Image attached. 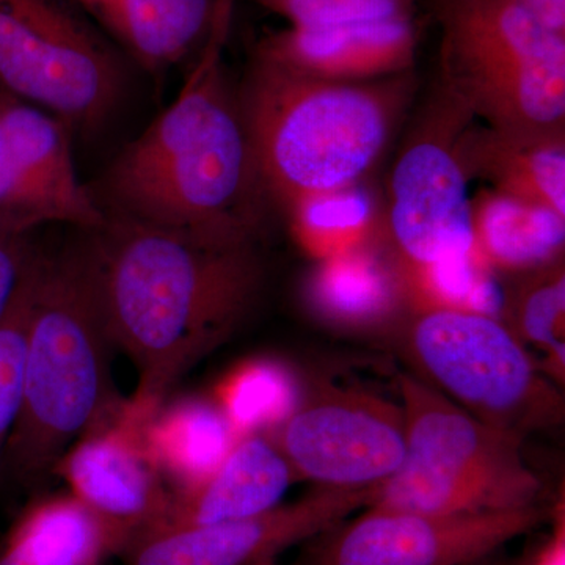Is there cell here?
<instances>
[{
	"label": "cell",
	"mask_w": 565,
	"mask_h": 565,
	"mask_svg": "<svg viewBox=\"0 0 565 565\" xmlns=\"http://www.w3.org/2000/svg\"><path fill=\"white\" fill-rule=\"evenodd\" d=\"M84 233L111 343L136 367L126 414L141 424L250 311L263 280L256 243L204 239L115 214Z\"/></svg>",
	"instance_id": "obj_1"
},
{
	"label": "cell",
	"mask_w": 565,
	"mask_h": 565,
	"mask_svg": "<svg viewBox=\"0 0 565 565\" xmlns=\"http://www.w3.org/2000/svg\"><path fill=\"white\" fill-rule=\"evenodd\" d=\"M92 192L106 214L256 243L270 200L223 57L196 61L177 99L122 148Z\"/></svg>",
	"instance_id": "obj_2"
},
{
	"label": "cell",
	"mask_w": 565,
	"mask_h": 565,
	"mask_svg": "<svg viewBox=\"0 0 565 565\" xmlns=\"http://www.w3.org/2000/svg\"><path fill=\"white\" fill-rule=\"evenodd\" d=\"M418 88L415 71L375 81H323L252 57L237 90L270 203L288 211L362 184Z\"/></svg>",
	"instance_id": "obj_3"
},
{
	"label": "cell",
	"mask_w": 565,
	"mask_h": 565,
	"mask_svg": "<svg viewBox=\"0 0 565 565\" xmlns=\"http://www.w3.org/2000/svg\"><path fill=\"white\" fill-rule=\"evenodd\" d=\"M114 348L85 241L43 253L21 411L3 452L0 484L40 489L74 441L120 414L126 401L111 381Z\"/></svg>",
	"instance_id": "obj_4"
},
{
	"label": "cell",
	"mask_w": 565,
	"mask_h": 565,
	"mask_svg": "<svg viewBox=\"0 0 565 565\" xmlns=\"http://www.w3.org/2000/svg\"><path fill=\"white\" fill-rule=\"evenodd\" d=\"M440 31V85L486 126L565 137V36L511 0H427Z\"/></svg>",
	"instance_id": "obj_5"
},
{
	"label": "cell",
	"mask_w": 565,
	"mask_h": 565,
	"mask_svg": "<svg viewBox=\"0 0 565 565\" xmlns=\"http://www.w3.org/2000/svg\"><path fill=\"white\" fill-rule=\"evenodd\" d=\"M407 451L396 473L373 487L366 508L456 515L537 504L541 481L522 438L482 423L426 381L399 377Z\"/></svg>",
	"instance_id": "obj_6"
},
{
	"label": "cell",
	"mask_w": 565,
	"mask_h": 565,
	"mask_svg": "<svg viewBox=\"0 0 565 565\" xmlns=\"http://www.w3.org/2000/svg\"><path fill=\"white\" fill-rule=\"evenodd\" d=\"M128 58L74 0H0V95L93 131L117 110Z\"/></svg>",
	"instance_id": "obj_7"
},
{
	"label": "cell",
	"mask_w": 565,
	"mask_h": 565,
	"mask_svg": "<svg viewBox=\"0 0 565 565\" xmlns=\"http://www.w3.org/2000/svg\"><path fill=\"white\" fill-rule=\"evenodd\" d=\"M411 348L427 384L489 426L523 438L563 418L557 388L493 316L430 308L412 326Z\"/></svg>",
	"instance_id": "obj_8"
},
{
	"label": "cell",
	"mask_w": 565,
	"mask_h": 565,
	"mask_svg": "<svg viewBox=\"0 0 565 565\" xmlns=\"http://www.w3.org/2000/svg\"><path fill=\"white\" fill-rule=\"evenodd\" d=\"M473 121V115L438 84L394 161L390 236L405 263L422 273L473 255L470 181L457 156L460 134Z\"/></svg>",
	"instance_id": "obj_9"
},
{
	"label": "cell",
	"mask_w": 565,
	"mask_h": 565,
	"mask_svg": "<svg viewBox=\"0 0 565 565\" xmlns=\"http://www.w3.org/2000/svg\"><path fill=\"white\" fill-rule=\"evenodd\" d=\"M544 516L537 504L456 515L367 508L319 534L310 565L478 564L535 530Z\"/></svg>",
	"instance_id": "obj_10"
},
{
	"label": "cell",
	"mask_w": 565,
	"mask_h": 565,
	"mask_svg": "<svg viewBox=\"0 0 565 565\" xmlns=\"http://www.w3.org/2000/svg\"><path fill=\"white\" fill-rule=\"evenodd\" d=\"M296 478L322 489H371L403 465L404 415L362 393L330 392L294 408L277 440Z\"/></svg>",
	"instance_id": "obj_11"
},
{
	"label": "cell",
	"mask_w": 565,
	"mask_h": 565,
	"mask_svg": "<svg viewBox=\"0 0 565 565\" xmlns=\"http://www.w3.org/2000/svg\"><path fill=\"white\" fill-rule=\"evenodd\" d=\"M71 132L54 115L0 95V228L32 234L65 223L92 232L106 222L77 177Z\"/></svg>",
	"instance_id": "obj_12"
},
{
	"label": "cell",
	"mask_w": 565,
	"mask_h": 565,
	"mask_svg": "<svg viewBox=\"0 0 565 565\" xmlns=\"http://www.w3.org/2000/svg\"><path fill=\"white\" fill-rule=\"evenodd\" d=\"M126 405V404H125ZM52 476L68 486L103 527L111 556L166 525L172 490L141 444L139 424L125 407L66 449Z\"/></svg>",
	"instance_id": "obj_13"
},
{
	"label": "cell",
	"mask_w": 565,
	"mask_h": 565,
	"mask_svg": "<svg viewBox=\"0 0 565 565\" xmlns=\"http://www.w3.org/2000/svg\"><path fill=\"white\" fill-rule=\"evenodd\" d=\"M371 489H321L250 519L169 526L145 535L121 557L126 565H256L313 541L366 508Z\"/></svg>",
	"instance_id": "obj_14"
},
{
	"label": "cell",
	"mask_w": 565,
	"mask_h": 565,
	"mask_svg": "<svg viewBox=\"0 0 565 565\" xmlns=\"http://www.w3.org/2000/svg\"><path fill=\"white\" fill-rule=\"evenodd\" d=\"M422 36L418 17L322 28L288 25L264 35L253 57L315 79L375 81L415 71Z\"/></svg>",
	"instance_id": "obj_15"
},
{
	"label": "cell",
	"mask_w": 565,
	"mask_h": 565,
	"mask_svg": "<svg viewBox=\"0 0 565 565\" xmlns=\"http://www.w3.org/2000/svg\"><path fill=\"white\" fill-rule=\"evenodd\" d=\"M294 479L291 465L273 438L247 435L202 482L172 492L162 527L215 525L262 515L281 504Z\"/></svg>",
	"instance_id": "obj_16"
},
{
	"label": "cell",
	"mask_w": 565,
	"mask_h": 565,
	"mask_svg": "<svg viewBox=\"0 0 565 565\" xmlns=\"http://www.w3.org/2000/svg\"><path fill=\"white\" fill-rule=\"evenodd\" d=\"M132 61L152 74L203 50L210 33L214 0H74Z\"/></svg>",
	"instance_id": "obj_17"
},
{
	"label": "cell",
	"mask_w": 565,
	"mask_h": 565,
	"mask_svg": "<svg viewBox=\"0 0 565 565\" xmlns=\"http://www.w3.org/2000/svg\"><path fill=\"white\" fill-rule=\"evenodd\" d=\"M457 156L468 181L565 215V137L520 139L471 122Z\"/></svg>",
	"instance_id": "obj_18"
},
{
	"label": "cell",
	"mask_w": 565,
	"mask_h": 565,
	"mask_svg": "<svg viewBox=\"0 0 565 565\" xmlns=\"http://www.w3.org/2000/svg\"><path fill=\"white\" fill-rule=\"evenodd\" d=\"M139 430L141 444L172 492L202 482L237 441L222 411L192 397L163 403Z\"/></svg>",
	"instance_id": "obj_19"
},
{
	"label": "cell",
	"mask_w": 565,
	"mask_h": 565,
	"mask_svg": "<svg viewBox=\"0 0 565 565\" xmlns=\"http://www.w3.org/2000/svg\"><path fill=\"white\" fill-rule=\"evenodd\" d=\"M109 542L70 493L39 494L0 539V565H104Z\"/></svg>",
	"instance_id": "obj_20"
},
{
	"label": "cell",
	"mask_w": 565,
	"mask_h": 565,
	"mask_svg": "<svg viewBox=\"0 0 565 565\" xmlns=\"http://www.w3.org/2000/svg\"><path fill=\"white\" fill-rule=\"evenodd\" d=\"M473 218L476 245L503 269L534 273L563 262L559 212L490 189L473 202Z\"/></svg>",
	"instance_id": "obj_21"
},
{
	"label": "cell",
	"mask_w": 565,
	"mask_h": 565,
	"mask_svg": "<svg viewBox=\"0 0 565 565\" xmlns=\"http://www.w3.org/2000/svg\"><path fill=\"white\" fill-rule=\"evenodd\" d=\"M294 233L308 250L318 255H344L371 228L374 207L360 189L327 193L294 204L288 210Z\"/></svg>",
	"instance_id": "obj_22"
},
{
	"label": "cell",
	"mask_w": 565,
	"mask_h": 565,
	"mask_svg": "<svg viewBox=\"0 0 565 565\" xmlns=\"http://www.w3.org/2000/svg\"><path fill=\"white\" fill-rule=\"evenodd\" d=\"M41 255L43 252L40 250L9 310L0 319V465L21 411L25 348Z\"/></svg>",
	"instance_id": "obj_23"
},
{
	"label": "cell",
	"mask_w": 565,
	"mask_h": 565,
	"mask_svg": "<svg viewBox=\"0 0 565 565\" xmlns=\"http://www.w3.org/2000/svg\"><path fill=\"white\" fill-rule=\"evenodd\" d=\"M514 300L512 316L519 333L516 338L530 341L535 348L548 353L556 370L564 367V311L565 274L564 263L534 270Z\"/></svg>",
	"instance_id": "obj_24"
},
{
	"label": "cell",
	"mask_w": 565,
	"mask_h": 565,
	"mask_svg": "<svg viewBox=\"0 0 565 565\" xmlns=\"http://www.w3.org/2000/svg\"><path fill=\"white\" fill-rule=\"evenodd\" d=\"M288 21L289 28H322L352 22L418 17V0H250Z\"/></svg>",
	"instance_id": "obj_25"
},
{
	"label": "cell",
	"mask_w": 565,
	"mask_h": 565,
	"mask_svg": "<svg viewBox=\"0 0 565 565\" xmlns=\"http://www.w3.org/2000/svg\"><path fill=\"white\" fill-rule=\"evenodd\" d=\"M316 278L315 288H322L323 303L330 310L345 316H370L381 313L390 303V289L384 275L374 266L359 258L334 256Z\"/></svg>",
	"instance_id": "obj_26"
},
{
	"label": "cell",
	"mask_w": 565,
	"mask_h": 565,
	"mask_svg": "<svg viewBox=\"0 0 565 565\" xmlns=\"http://www.w3.org/2000/svg\"><path fill=\"white\" fill-rule=\"evenodd\" d=\"M282 377L269 366H255L236 375L223 392L225 414L233 427H250L280 418L286 407Z\"/></svg>",
	"instance_id": "obj_27"
},
{
	"label": "cell",
	"mask_w": 565,
	"mask_h": 565,
	"mask_svg": "<svg viewBox=\"0 0 565 565\" xmlns=\"http://www.w3.org/2000/svg\"><path fill=\"white\" fill-rule=\"evenodd\" d=\"M39 252L32 234L0 228V319L9 310Z\"/></svg>",
	"instance_id": "obj_28"
},
{
	"label": "cell",
	"mask_w": 565,
	"mask_h": 565,
	"mask_svg": "<svg viewBox=\"0 0 565 565\" xmlns=\"http://www.w3.org/2000/svg\"><path fill=\"white\" fill-rule=\"evenodd\" d=\"M556 35L565 36V0H511Z\"/></svg>",
	"instance_id": "obj_29"
},
{
	"label": "cell",
	"mask_w": 565,
	"mask_h": 565,
	"mask_svg": "<svg viewBox=\"0 0 565 565\" xmlns=\"http://www.w3.org/2000/svg\"><path fill=\"white\" fill-rule=\"evenodd\" d=\"M237 0H214V13H212L210 39L223 43L228 40L232 29L234 7Z\"/></svg>",
	"instance_id": "obj_30"
},
{
	"label": "cell",
	"mask_w": 565,
	"mask_h": 565,
	"mask_svg": "<svg viewBox=\"0 0 565 565\" xmlns=\"http://www.w3.org/2000/svg\"><path fill=\"white\" fill-rule=\"evenodd\" d=\"M256 565H278V564H277V559H270V561H264V563L256 564Z\"/></svg>",
	"instance_id": "obj_31"
},
{
	"label": "cell",
	"mask_w": 565,
	"mask_h": 565,
	"mask_svg": "<svg viewBox=\"0 0 565 565\" xmlns=\"http://www.w3.org/2000/svg\"><path fill=\"white\" fill-rule=\"evenodd\" d=\"M471 565H492V564L489 563V559H486V561H481V563L471 564Z\"/></svg>",
	"instance_id": "obj_32"
}]
</instances>
